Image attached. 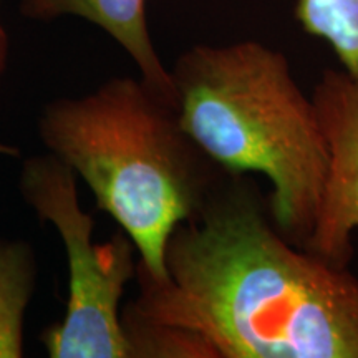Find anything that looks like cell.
I'll list each match as a JSON object with an SVG mask.
<instances>
[{"instance_id": "cell-7", "label": "cell", "mask_w": 358, "mask_h": 358, "mask_svg": "<svg viewBox=\"0 0 358 358\" xmlns=\"http://www.w3.org/2000/svg\"><path fill=\"white\" fill-rule=\"evenodd\" d=\"M35 285L32 249L0 241V358L22 357L24 313Z\"/></svg>"}, {"instance_id": "cell-6", "label": "cell", "mask_w": 358, "mask_h": 358, "mask_svg": "<svg viewBox=\"0 0 358 358\" xmlns=\"http://www.w3.org/2000/svg\"><path fill=\"white\" fill-rule=\"evenodd\" d=\"M20 12L32 20L73 15L105 30L123 47L153 87L173 92L171 75L161 64L146 20V0H20Z\"/></svg>"}, {"instance_id": "cell-9", "label": "cell", "mask_w": 358, "mask_h": 358, "mask_svg": "<svg viewBox=\"0 0 358 358\" xmlns=\"http://www.w3.org/2000/svg\"><path fill=\"white\" fill-rule=\"evenodd\" d=\"M129 358H217L214 348L191 330L158 324L122 312Z\"/></svg>"}, {"instance_id": "cell-5", "label": "cell", "mask_w": 358, "mask_h": 358, "mask_svg": "<svg viewBox=\"0 0 358 358\" xmlns=\"http://www.w3.org/2000/svg\"><path fill=\"white\" fill-rule=\"evenodd\" d=\"M312 100L329 145L330 164L315 224L303 249L340 267L353 259L358 227V77L325 70Z\"/></svg>"}, {"instance_id": "cell-3", "label": "cell", "mask_w": 358, "mask_h": 358, "mask_svg": "<svg viewBox=\"0 0 358 358\" xmlns=\"http://www.w3.org/2000/svg\"><path fill=\"white\" fill-rule=\"evenodd\" d=\"M182 128L222 171L272 182L268 211L282 236L306 245L329 173L317 106L287 58L256 40L194 45L169 70Z\"/></svg>"}, {"instance_id": "cell-4", "label": "cell", "mask_w": 358, "mask_h": 358, "mask_svg": "<svg viewBox=\"0 0 358 358\" xmlns=\"http://www.w3.org/2000/svg\"><path fill=\"white\" fill-rule=\"evenodd\" d=\"M20 187L38 217L57 227L69 262L65 317L42 334L48 355L129 358L120 302L136 275L131 239L120 231L106 243L93 241L95 219L80 208L77 174L53 155L25 161Z\"/></svg>"}, {"instance_id": "cell-2", "label": "cell", "mask_w": 358, "mask_h": 358, "mask_svg": "<svg viewBox=\"0 0 358 358\" xmlns=\"http://www.w3.org/2000/svg\"><path fill=\"white\" fill-rule=\"evenodd\" d=\"M38 133L127 232L138 268L166 279L169 237L226 174L182 128L174 93L141 77L113 78L90 95L48 103Z\"/></svg>"}, {"instance_id": "cell-10", "label": "cell", "mask_w": 358, "mask_h": 358, "mask_svg": "<svg viewBox=\"0 0 358 358\" xmlns=\"http://www.w3.org/2000/svg\"><path fill=\"white\" fill-rule=\"evenodd\" d=\"M0 3H2V0H0ZM7 55H8V38L2 24H0V75H2V71L6 70ZM0 155H17V150L15 148L6 146L0 143Z\"/></svg>"}, {"instance_id": "cell-8", "label": "cell", "mask_w": 358, "mask_h": 358, "mask_svg": "<svg viewBox=\"0 0 358 358\" xmlns=\"http://www.w3.org/2000/svg\"><path fill=\"white\" fill-rule=\"evenodd\" d=\"M294 13L308 35L330 45L343 70L358 77V0H297Z\"/></svg>"}, {"instance_id": "cell-1", "label": "cell", "mask_w": 358, "mask_h": 358, "mask_svg": "<svg viewBox=\"0 0 358 358\" xmlns=\"http://www.w3.org/2000/svg\"><path fill=\"white\" fill-rule=\"evenodd\" d=\"M245 174L226 173L122 312L198 334L217 358H358V277L289 243Z\"/></svg>"}]
</instances>
